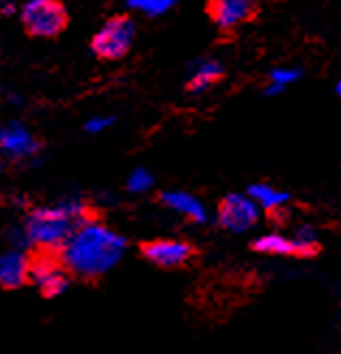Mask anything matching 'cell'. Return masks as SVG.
<instances>
[{
  "instance_id": "15",
  "label": "cell",
  "mask_w": 341,
  "mask_h": 354,
  "mask_svg": "<svg viewBox=\"0 0 341 354\" xmlns=\"http://www.w3.org/2000/svg\"><path fill=\"white\" fill-rule=\"evenodd\" d=\"M177 0H128V7L130 9H136V11H142L145 15H163L167 13Z\"/></svg>"
},
{
  "instance_id": "20",
  "label": "cell",
  "mask_w": 341,
  "mask_h": 354,
  "mask_svg": "<svg viewBox=\"0 0 341 354\" xmlns=\"http://www.w3.org/2000/svg\"><path fill=\"white\" fill-rule=\"evenodd\" d=\"M337 93H339V95H341V80H339V82H337Z\"/></svg>"
},
{
  "instance_id": "18",
  "label": "cell",
  "mask_w": 341,
  "mask_h": 354,
  "mask_svg": "<svg viewBox=\"0 0 341 354\" xmlns=\"http://www.w3.org/2000/svg\"><path fill=\"white\" fill-rule=\"evenodd\" d=\"M113 117H93V119H89L86 121V132H91V134H100V132H104L106 128H111L113 126Z\"/></svg>"
},
{
  "instance_id": "16",
  "label": "cell",
  "mask_w": 341,
  "mask_h": 354,
  "mask_svg": "<svg viewBox=\"0 0 341 354\" xmlns=\"http://www.w3.org/2000/svg\"><path fill=\"white\" fill-rule=\"evenodd\" d=\"M128 190L134 192V194H142V192H147L154 188V175L147 171V169H136L130 173L128 177Z\"/></svg>"
},
{
  "instance_id": "10",
  "label": "cell",
  "mask_w": 341,
  "mask_h": 354,
  "mask_svg": "<svg viewBox=\"0 0 341 354\" xmlns=\"http://www.w3.org/2000/svg\"><path fill=\"white\" fill-rule=\"evenodd\" d=\"M39 151V143L26 128L20 123H13L9 128H3V138H0V153L13 160H26Z\"/></svg>"
},
{
  "instance_id": "19",
  "label": "cell",
  "mask_w": 341,
  "mask_h": 354,
  "mask_svg": "<svg viewBox=\"0 0 341 354\" xmlns=\"http://www.w3.org/2000/svg\"><path fill=\"white\" fill-rule=\"evenodd\" d=\"M0 11H3L5 15L15 13V0H0Z\"/></svg>"
},
{
  "instance_id": "4",
  "label": "cell",
  "mask_w": 341,
  "mask_h": 354,
  "mask_svg": "<svg viewBox=\"0 0 341 354\" xmlns=\"http://www.w3.org/2000/svg\"><path fill=\"white\" fill-rule=\"evenodd\" d=\"M22 22L35 37H57L67 26V11L59 0H28L22 7Z\"/></svg>"
},
{
  "instance_id": "6",
  "label": "cell",
  "mask_w": 341,
  "mask_h": 354,
  "mask_svg": "<svg viewBox=\"0 0 341 354\" xmlns=\"http://www.w3.org/2000/svg\"><path fill=\"white\" fill-rule=\"evenodd\" d=\"M259 205L244 194H227L219 205V225L227 232L244 234L257 223Z\"/></svg>"
},
{
  "instance_id": "8",
  "label": "cell",
  "mask_w": 341,
  "mask_h": 354,
  "mask_svg": "<svg viewBox=\"0 0 341 354\" xmlns=\"http://www.w3.org/2000/svg\"><path fill=\"white\" fill-rule=\"evenodd\" d=\"M208 13L221 30H233L257 13L255 0H208Z\"/></svg>"
},
{
  "instance_id": "12",
  "label": "cell",
  "mask_w": 341,
  "mask_h": 354,
  "mask_svg": "<svg viewBox=\"0 0 341 354\" xmlns=\"http://www.w3.org/2000/svg\"><path fill=\"white\" fill-rule=\"evenodd\" d=\"M253 251L266 253V255H281V257H311L309 251H304L294 238L287 240L277 234H268V236L257 238L253 242Z\"/></svg>"
},
{
  "instance_id": "7",
  "label": "cell",
  "mask_w": 341,
  "mask_h": 354,
  "mask_svg": "<svg viewBox=\"0 0 341 354\" xmlns=\"http://www.w3.org/2000/svg\"><path fill=\"white\" fill-rule=\"evenodd\" d=\"M142 255L158 268H179V266H186L192 259L194 249L184 240L158 238L142 244Z\"/></svg>"
},
{
  "instance_id": "13",
  "label": "cell",
  "mask_w": 341,
  "mask_h": 354,
  "mask_svg": "<svg viewBox=\"0 0 341 354\" xmlns=\"http://www.w3.org/2000/svg\"><path fill=\"white\" fill-rule=\"evenodd\" d=\"M223 78V65L219 61H199L190 72L188 88L192 93H203L208 86Z\"/></svg>"
},
{
  "instance_id": "3",
  "label": "cell",
  "mask_w": 341,
  "mask_h": 354,
  "mask_svg": "<svg viewBox=\"0 0 341 354\" xmlns=\"http://www.w3.org/2000/svg\"><path fill=\"white\" fill-rule=\"evenodd\" d=\"M134 35H136V26L130 17L117 15V17H111V20L95 32L91 48L100 59L119 61L128 55V50L132 48Z\"/></svg>"
},
{
  "instance_id": "11",
  "label": "cell",
  "mask_w": 341,
  "mask_h": 354,
  "mask_svg": "<svg viewBox=\"0 0 341 354\" xmlns=\"http://www.w3.org/2000/svg\"><path fill=\"white\" fill-rule=\"evenodd\" d=\"M160 201H163L165 207H169L175 214L184 216L196 225H205L208 223V209L205 205L194 197L190 192L184 190H167L160 194Z\"/></svg>"
},
{
  "instance_id": "1",
  "label": "cell",
  "mask_w": 341,
  "mask_h": 354,
  "mask_svg": "<svg viewBox=\"0 0 341 354\" xmlns=\"http://www.w3.org/2000/svg\"><path fill=\"white\" fill-rule=\"evenodd\" d=\"M125 251L128 240L111 225L89 216L61 246L59 261L71 277L93 281L115 270Z\"/></svg>"
},
{
  "instance_id": "14",
  "label": "cell",
  "mask_w": 341,
  "mask_h": 354,
  "mask_svg": "<svg viewBox=\"0 0 341 354\" xmlns=\"http://www.w3.org/2000/svg\"><path fill=\"white\" fill-rule=\"evenodd\" d=\"M248 197L253 199L259 207H264L268 212H275V209H279L281 205L287 203L290 194L283 192V190H277L273 186H268V184H253L248 188Z\"/></svg>"
},
{
  "instance_id": "21",
  "label": "cell",
  "mask_w": 341,
  "mask_h": 354,
  "mask_svg": "<svg viewBox=\"0 0 341 354\" xmlns=\"http://www.w3.org/2000/svg\"><path fill=\"white\" fill-rule=\"evenodd\" d=\"M0 138H3V128H0Z\"/></svg>"
},
{
  "instance_id": "17",
  "label": "cell",
  "mask_w": 341,
  "mask_h": 354,
  "mask_svg": "<svg viewBox=\"0 0 341 354\" xmlns=\"http://www.w3.org/2000/svg\"><path fill=\"white\" fill-rule=\"evenodd\" d=\"M298 78H300V69H296V67H283V69H273L270 72V82L281 88L296 82Z\"/></svg>"
},
{
  "instance_id": "2",
  "label": "cell",
  "mask_w": 341,
  "mask_h": 354,
  "mask_svg": "<svg viewBox=\"0 0 341 354\" xmlns=\"http://www.w3.org/2000/svg\"><path fill=\"white\" fill-rule=\"evenodd\" d=\"M89 218V205L78 197H67L55 205L30 209L22 221L28 249L42 253H59L71 232Z\"/></svg>"
},
{
  "instance_id": "9",
  "label": "cell",
  "mask_w": 341,
  "mask_h": 354,
  "mask_svg": "<svg viewBox=\"0 0 341 354\" xmlns=\"http://www.w3.org/2000/svg\"><path fill=\"white\" fill-rule=\"evenodd\" d=\"M33 259L24 249H7L0 253V288L17 290L30 281Z\"/></svg>"
},
{
  "instance_id": "5",
  "label": "cell",
  "mask_w": 341,
  "mask_h": 354,
  "mask_svg": "<svg viewBox=\"0 0 341 354\" xmlns=\"http://www.w3.org/2000/svg\"><path fill=\"white\" fill-rule=\"evenodd\" d=\"M30 283L37 288L44 296L57 298L63 296L71 286V274L63 268V263L55 257L44 253L42 257L33 259L30 268Z\"/></svg>"
}]
</instances>
